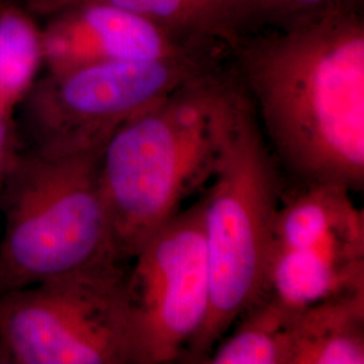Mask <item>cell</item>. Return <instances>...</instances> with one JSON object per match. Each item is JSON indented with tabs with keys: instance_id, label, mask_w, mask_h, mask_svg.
I'll return each instance as SVG.
<instances>
[{
	"instance_id": "obj_9",
	"label": "cell",
	"mask_w": 364,
	"mask_h": 364,
	"mask_svg": "<svg viewBox=\"0 0 364 364\" xmlns=\"http://www.w3.org/2000/svg\"><path fill=\"white\" fill-rule=\"evenodd\" d=\"M43 63L49 72L107 61H153L224 50L182 38L147 15L109 0H88L43 19Z\"/></svg>"
},
{
	"instance_id": "obj_6",
	"label": "cell",
	"mask_w": 364,
	"mask_h": 364,
	"mask_svg": "<svg viewBox=\"0 0 364 364\" xmlns=\"http://www.w3.org/2000/svg\"><path fill=\"white\" fill-rule=\"evenodd\" d=\"M224 58L220 50L49 72L25 96L34 150L53 154L99 150L129 119Z\"/></svg>"
},
{
	"instance_id": "obj_3",
	"label": "cell",
	"mask_w": 364,
	"mask_h": 364,
	"mask_svg": "<svg viewBox=\"0 0 364 364\" xmlns=\"http://www.w3.org/2000/svg\"><path fill=\"white\" fill-rule=\"evenodd\" d=\"M281 186L278 165L243 90L203 197L210 306L188 363H205L230 326L263 297Z\"/></svg>"
},
{
	"instance_id": "obj_1",
	"label": "cell",
	"mask_w": 364,
	"mask_h": 364,
	"mask_svg": "<svg viewBox=\"0 0 364 364\" xmlns=\"http://www.w3.org/2000/svg\"><path fill=\"white\" fill-rule=\"evenodd\" d=\"M274 159L296 183L364 186V11L224 45Z\"/></svg>"
},
{
	"instance_id": "obj_4",
	"label": "cell",
	"mask_w": 364,
	"mask_h": 364,
	"mask_svg": "<svg viewBox=\"0 0 364 364\" xmlns=\"http://www.w3.org/2000/svg\"><path fill=\"white\" fill-rule=\"evenodd\" d=\"M102 149L65 154L33 150L16 158L0 191V294L117 260L100 188Z\"/></svg>"
},
{
	"instance_id": "obj_15",
	"label": "cell",
	"mask_w": 364,
	"mask_h": 364,
	"mask_svg": "<svg viewBox=\"0 0 364 364\" xmlns=\"http://www.w3.org/2000/svg\"><path fill=\"white\" fill-rule=\"evenodd\" d=\"M13 105L0 100V191L16 161L15 130L11 120Z\"/></svg>"
},
{
	"instance_id": "obj_17",
	"label": "cell",
	"mask_w": 364,
	"mask_h": 364,
	"mask_svg": "<svg viewBox=\"0 0 364 364\" xmlns=\"http://www.w3.org/2000/svg\"><path fill=\"white\" fill-rule=\"evenodd\" d=\"M0 364H1V360H0Z\"/></svg>"
},
{
	"instance_id": "obj_2",
	"label": "cell",
	"mask_w": 364,
	"mask_h": 364,
	"mask_svg": "<svg viewBox=\"0 0 364 364\" xmlns=\"http://www.w3.org/2000/svg\"><path fill=\"white\" fill-rule=\"evenodd\" d=\"M242 92L225 57L107 139L99 176L119 262L130 264L182 203L212 180Z\"/></svg>"
},
{
	"instance_id": "obj_8",
	"label": "cell",
	"mask_w": 364,
	"mask_h": 364,
	"mask_svg": "<svg viewBox=\"0 0 364 364\" xmlns=\"http://www.w3.org/2000/svg\"><path fill=\"white\" fill-rule=\"evenodd\" d=\"M127 301L136 364L186 362L210 306L203 197L158 228L131 259Z\"/></svg>"
},
{
	"instance_id": "obj_11",
	"label": "cell",
	"mask_w": 364,
	"mask_h": 364,
	"mask_svg": "<svg viewBox=\"0 0 364 364\" xmlns=\"http://www.w3.org/2000/svg\"><path fill=\"white\" fill-rule=\"evenodd\" d=\"M364 11V0H219L213 36L221 45L246 36L304 26Z\"/></svg>"
},
{
	"instance_id": "obj_5",
	"label": "cell",
	"mask_w": 364,
	"mask_h": 364,
	"mask_svg": "<svg viewBox=\"0 0 364 364\" xmlns=\"http://www.w3.org/2000/svg\"><path fill=\"white\" fill-rule=\"evenodd\" d=\"M127 272L103 260L0 294L1 364H136Z\"/></svg>"
},
{
	"instance_id": "obj_13",
	"label": "cell",
	"mask_w": 364,
	"mask_h": 364,
	"mask_svg": "<svg viewBox=\"0 0 364 364\" xmlns=\"http://www.w3.org/2000/svg\"><path fill=\"white\" fill-rule=\"evenodd\" d=\"M43 65L42 28L16 4L0 9V100H22Z\"/></svg>"
},
{
	"instance_id": "obj_16",
	"label": "cell",
	"mask_w": 364,
	"mask_h": 364,
	"mask_svg": "<svg viewBox=\"0 0 364 364\" xmlns=\"http://www.w3.org/2000/svg\"><path fill=\"white\" fill-rule=\"evenodd\" d=\"M88 0H18V4L22 10L30 14L33 18L46 19L54 14L60 13L70 6H75Z\"/></svg>"
},
{
	"instance_id": "obj_12",
	"label": "cell",
	"mask_w": 364,
	"mask_h": 364,
	"mask_svg": "<svg viewBox=\"0 0 364 364\" xmlns=\"http://www.w3.org/2000/svg\"><path fill=\"white\" fill-rule=\"evenodd\" d=\"M296 314L275 301L260 299L216 343L205 363L290 364Z\"/></svg>"
},
{
	"instance_id": "obj_14",
	"label": "cell",
	"mask_w": 364,
	"mask_h": 364,
	"mask_svg": "<svg viewBox=\"0 0 364 364\" xmlns=\"http://www.w3.org/2000/svg\"><path fill=\"white\" fill-rule=\"evenodd\" d=\"M147 15L188 41L221 45L213 36L219 0H109Z\"/></svg>"
},
{
	"instance_id": "obj_10",
	"label": "cell",
	"mask_w": 364,
	"mask_h": 364,
	"mask_svg": "<svg viewBox=\"0 0 364 364\" xmlns=\"http://www.w3.org/2000/svg\"><path fill=\"white\" fill-rule=\"evenodd\" d=\"M364 291L299 311L290 364H363Z\"/></svg>"
},
{
	"instance_id": "obj_7",
	"label": "cell",
	"mask_w": 364,
	"mask_h": 364,
	"mask_svg": "<svg viewBox=\"0 0 364 364\" xmlns=\"http://www.w3.org/2000/svg\"><path fill=\"white\" fill-rule=\"evenodd\" d=\"M281 193L262 299L302 311L364 291V216L343 183H296Z\"/></svg>"
}]
</instances>
